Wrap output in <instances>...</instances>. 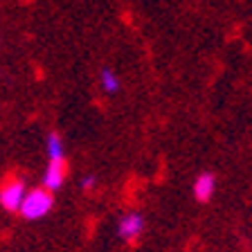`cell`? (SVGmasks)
Wrapping results in <instances>:
<instances>
[{"label":"cell","instance_id":"cell-1","mask_svg":"<svg viewBox=\"0 0 252 252\" xmlns=\"http://www.w3.org/2000/svg\"><path fill=\"white\" fill-rule=\"evenodd\" d=\"M52 205H54V200H52L50 189H32L30 194L25 196V200H23L21 214L30 220H36L52 210Z\"/></svg>","mask_w":252,"mask_h":252},{"label":"cell","instance_id":"cell-5","mask_svg":"<svg viewBox=\"0 0 252 252\" xmlns=\"http://www.w3.org/2000/svg\"><path fill=\"white\" fill-rule=\"evenodd\" d=\"M214 189H216V180H214V176H212V173H200L198 178H196L194 194H196V198H198L200 203L210 200L212 194H214Z\"/></svg>","mask_w":252,"mask_h":252},{"label":"cell","instance_id":"cell-4","mask_svg":"<svg viewBox=\"0 0 252 252\" xmlns=\"http://www.w3.org/2000/svg\"><path fill=\"white\" fill-rule=\"evenodd\" d=\"M142 230H144V219L140 214H135V212L126 214L120 220V225H117V232H120L122 239H135Z\"/></svg>","mask_w":252,"mask_h":252},{"label":"cell","instance_id":"cell-3","mask_svg":"<svg viewBox=\"0 0 252 252\" xmlns=\"http://www.w3.org/2000/svg\"><path fill=\"white\" fill-rule=\"evenodd\" d=\"M65 173H68V164H65V158L63 160H50L45 169V176H43V183H45V189L54 191L63 185L65 180Z\"/></svg>","mask_w":252,"mask_h":252},{"label":"cell","instance_id":"cell-2","mask_svg":"<svg viewBox=\"0 0 252 252\" xmlns=\"http://www.w3.org/2000/svg\"><path fill=\"white\" fill-rule=\"evenodd\" d=\"M27 191H25V185L23 180H7L0 189V205L5 207L7 212H16L23 207V200H25Z\"/></svg>","mask_w":252,"mask_h":252},{"label":"cell","instance_id":"cell-8","mask_svg":"<svg viewBox=\"0 0 252 252\" xmlns=\"http://www.w3.org/2000/svg\"><path fill=\"white\" fill-rule=\"evenodd\" d=\"M93 187H94V178L90 176V178H86V180H84V189H93Z\"/></svg>","mask_w":252,"mask_h":252},{"label":"cell","instance_id":"cell-6","mask_svg":"<svg viewBox=\"0 0 252 252\" xmlns=\"http://www.w3.org/2000/svg\"><path fill=\"white\" fill-rule=\"evenodd\" d=\"M47 156L50 160H63V144H61V137L57 133H50L47 135Z\"/></svg>","mask_w":252,"mask_h":252},{"label":"cell","instance_id":"cell-7","mask_svg":"<svg viewBox=\"0 0 252 252\" xmlns=\"http://www.w3.org/2000/svg\"><path fill=\"white\" fill-rule=\"evenodd\" d=\"M101 88H104L106 93H115V90L120 88V79L110 72V70H101Z\"/></svg>","mask_w":252,"mask_h":252}]
</instances>
